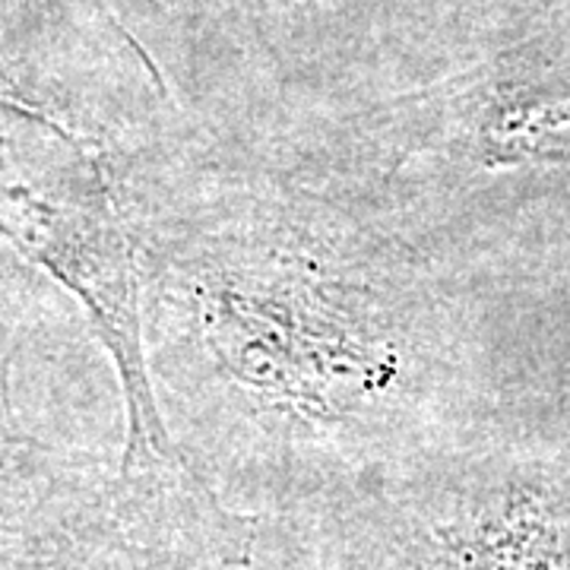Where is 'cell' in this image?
Segmentation results:
<instances>
[{
    "mask_svg": "<svg viewBox=\"0 0 570 570\" xmlns=\"http://www.w3.org/2000/svg\"><path fill=\"white\" fill-rule=\"evenodd\" d=\"M153 390L283 444H365L428 419L450 384L431 264L326 194L206 168L142 292Z\"/></svg>",
    "mask_w": 570,
    "mask_h": 570,
    "instance_id": "obj_1",
    "label": "cell"
},
{
    "mask_svg": "<svg viewBox=\"0 0 570 570\" xmlns=\"http://www.w3.org/2000/svg\"><path fill=\"white\" fill-rule=\"evenodd\" d=\"M206 165L159 121H86L0 82V238L86 311L118 371L121 469L181 463L142 348V292L165 225Z\"/></svg>",
    "mask_w": 570,
    "mask_h": 570,
    "instance_id": "obj_2",
    "label": "cell"
},
{
    "mask_svg": "<svg viewBox=\"0 0 570 570\" xmlns=\"http://www.w3.org/2000/svg\"><path fill=\"white\" fill-rule=\"evenodd\" d=\"M558 530L530 491L431 530L409 570H554Z\"/></svg>",
    "mask_w": 570,
    "mask_h": 570,
    "instance_id": "obj_3",
    "label": "cell"
}]
</instances>
